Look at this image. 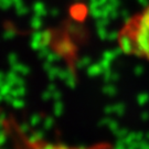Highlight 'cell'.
<instances>
[{
    "label": "cell",
    "instance_id": "obj_1",
    "mask_svg": "<svg viewBox=\"0 0 149 149\" xmlns=\"http://www.w3.org/2000/svg\"><path fill=\"white\" fill-rule=\"evenodd\" d=\"M118 43L125 53L149 60V6L126 22Z\"/></svg>",
    "mask_w": 149,
    "mask_h": 149
}]
</instances>
